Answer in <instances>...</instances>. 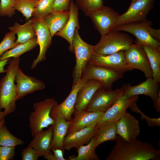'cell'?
Segmentation results:
<instances>
[{
    "label": "cell",
    "instance_id": "1",
    "mask_svg": "<svg viewBox=\"0 0 160 160\" xmlns=\"http://www.w3.org/2000/svg\"><path fill=\"white\" fill-rule=\"evenodd\" d=\"M105 160H159L160 151L150 142L135 139L128 142L117 136Z\"/></svg>",
    "mask_w": 160,
    "mask_h": 160
},
{
    "label": "cell",
    "instance_id": "2",
    "mask_svg": "<svg viewBox=\"0 0 160 160\" xmlns=\"http://www.w3.org/2000/svg\"><path fill=\"white\" fill-rule=\"evenodd\" d=\"M19 57L9 59L5 75L0 79V111L7 114L16 109V86L15 78L19 68Z\"/></svg>",
    "mask_w": 160,
    "mask_h": 160
},
{
    "label": "cell",
    "instance_id": "3",
    "mask_svg": "<svg viewBox=\"0 0 160 160\" xmlns=\"http://www.w3.org/2000/svg\"><path fill=\"white\" fill-rule=\"evenodd\" d=\"M134 40L128 34L114 29L101 35L99 42L94 46L95 53L106 55L128 49Z\"/></svg>",
    "mask_w": 160,
    "mask_h": 160
},
{
    "label": "cell",
    "instance_id": "4",
    "mask_svg": "<svg viewBox=\"0 0 160 160\" xmlns=\"http://www.w3.org/2000/svg\"><path fill=\"white\" fill-rule=\"evenodd\" d=\"M58 104L54 98H49L33 103V111L31 113L28 118L32 137L44 128L53 125L54 120L51 117L50 113L51 109Z\"/></svg>",
    "mask_w": 160,
    "mask_h": 160
},
{
    "label": "cell",
    "instance_id": "5",
    "mask_svg": "<svg viewBox=\"0 0 160 160\" xmlns=\"http://www.w3.org/2000/svg\"><path fill=\"white\" fill-rule=\"evenodd\" d=\"M76 29L73 36V45L76 64L73 73V84H76L81 79L83 71L90 58L95 53L94 46L84 42L81 38Z\"/></svg>",
    "mask_w": 160,
    "mask_h": 160
},
{
    "label": "cell",
    "instance_id": "6",
    "mask_svg": "<svg viewBox=\"0 0 160 160\" xmlns=\"http://www.w3.org/2000/svg\"><path fill=\"white\" fill-rule=\"evenodd\" d=\"M123 52L129 71L138 69L143 72L147 78H153V71L142 44L136 42Z\"/></svg>",
    "mask_w": 160,
    "mask_h": 160
},
{
    "label": "cell",
    "instance_id": "7",
    "mask_svg": "<svg viewBox=\"0 0 160 160\" xmlns=\"http://www.w3.org/2000/svg\"><path fill=\"white\" fill-rule=\"evenodd\" d=\"M124 73L105 67L91 65L87 63L81 77L87 80L90 79L98 81L101 87L107 89H112L113 84L122 78Z\"/></svg>",
    "mask_w": 160,
    "mask_h": 160
},
{
    "label": "cell",
    "instance_id": "8",
    "mask_svg": "<svg viewBox=\"0 0 160 160\" xmlns=\"http://www.w3.org/2000/svg\"><path fill=\"white\" fill-rule=\"evenodd\" d=\"M123 94L122 87L108 90L101 87L94 93L86 109L89 111L104 112L111 107Z\"/></svg>",
    "mask_w": 160,
    "mask_h": 160
},
{
    "label": "cell",
    "instance_id": "9",
    "mask_svg": "<svg viewBox=\"0 0 160 160\" xmlns=\"http://www.w3.org/2000/svg\"><path fill=\"white\" fill-rule=\"evenodd\" d=\"M119 15L111 8L103 5L91 12L87 16L91 19L95 29L102 35L113 29Z\"/></svg>",
    "mask_w": 160,
    "mask_h": 160
},
{
    "label": "cell",
    "instance_id": "10",
    "mask_svg": "<svg viewBox=\"0 0 160 160\" xmlns=\"http://www.w3.org/2000/svg\"><path fill=\"white\" fill-rule=\"evenodd\" d=\"M155 0H137L131 4L127 10L119 15L116 26L146 19L150 11L154 7Z\"/></svg>",
    "mask_w": 160,
    "mask_h": 160
},
{
    "label": "cell",
    "instance_id": "11",
    "mask_svg": "<svg viewBox=\"0 0 160 160\" xmlns=\"http://www.w3.org/2000/svg\"><path fill=\"white\" fill-rule=\"evenodd\" d=\"M152 22L147 20L141 22L131 23L115 26L113 29L132 34L136 38V42L160 48V43L153 39L149 34L148 28Z\"/></svg>",
    "mask_w": 160,
    "mask_h": 160
},
{
    "label": "cell",
    "instance_id": "12",
    "mask_svg": "<svg viewBox=\"0 0 160 160\" xmlns=\"http://www.w3.org/2000/svg\"><path fill=\"white\" fill-rule=\"evenodd\" d=\"M87 80L81 77L75 84L73 85L71 90L65 100L60 104H57L51 109V117L54 120L57 118H64L70 121L75 109V105L78 92L83 84Z\"/></svg>",
    "mask_w": 160,
    "mask_h": 160
},
{
    "label": "cell",
    "instance_id": "13",
    "mask_svg": "<svg viewBox=\"0 0 160 160\" xmlns=\"http://www.w3.org/2000/svg\"><path fill=\"white\" fill-rule=\"evenodd\" d=\"M33 20V28L36 32L37 42L40 47L39 54L33 60L31 66L32 69L35 68L37 64L46 59L47 50L52 44V37L49 30L42 19Z\"/></svg>",
    "mask_w": 160,
    "mask_h": 160
},
{
    "label": "cell",
    "instance_id": "14",
    "mask_svg": "<svg viewBox=\"0 0 160 160\" xmlns=\"http://www.w3.org/2000/svg\"><path fill=\"white\" fill-rule=\"evenodd\" d=\"M159 84L153 78H147L145 81L137 85L132 86L129 84L123 85V95L127 98L139 95L150 97L153 102L160 98Z\"/></svg>",
    "mask_w": 160,
    "mask_h": 160
},
{
    "label": "cell",
    "instance_id": "15",
    "mask_svg": "<svg viewBox=\"0 0 160 160\" xmlns=\"http://www.w3.org/2000/svg\"><path fill=\"white\" fill-rule=\"evenodd\" d=\"M123 51L106 55L95 53L90 58L88 63L91 65L125 73L129 70L126 64Z\"/></svg>",
    "mask_w": 160,
    "mask_h": 160
},
{
    "label": "cell",
    "instance_id": "16",
    "mask_svg": "<svg viewBox=\"0 0 160 160\" xmlns=\"http://www.w3.org/2000/svg\"><path fill=\"white\" fill-rule=\"evenodd\" d=\"M16 82V100L20 99L29 94L36 91L44 89L45 84L35 78L27 76L19 68L15 78Z\"/></svg>",
    "mask_w": 160,
    "mask_h": 160
},
{
    "label": "cell",
    "instance_id": "17",
    "mask_svg": "<svg viewBox=\"0 0 160 160\" xmlns=\"http://www.w3.org/2000/svg\"><path fill=\"white\" fill-rule=\"evenodd\" d=\"M138 100L137 95L127 98L123 95L111 107L104 112L97 123V125L108 122H116L126 112L127 109Z\"/></svg>",
    "mask_w": 160,
    "mask_h": 160
},
{
    "label": "cell",
    "instance_id": "18",
    "mask_svg": "<svg viewBox=\"0 0 160 160\" xmlns=\"http://www.w3.org/2000/svg\"><path fill=\"white\" fill-rule=\"evenodd\" d=\"M116 124L118 135L128 142L136 138L140 133L138 120L129 113L126 112Z\"/></svg>",
    "mask_w": 160,
    "mask_h": 160
},
{
    "label": "cell",
    "instance_id": "19",
    "mask_svg": "<svg viewBox=\"0 0 160 160\" xmlns=\"http://www.w3.org/2000/svg\"><path fill=\"white\" fill-rule=\"evenodd\" d=\"M97 128L95 124L67 134L63 142L64 150L69 151L88 143L94 137Z\"/></svg>",
    "mask_w": 160,
    "mask_h": 160
},
{
    "label": "cell",
    "instance_id": "20",
    "mask_svg": "<svg viewBox=\"0 0 160 160\" xmlns=\"http://www.w3.org/2000/svg\"><path fill=\"white\" fill-rule=\"evenodd\" d=\"M103 111H89L86 109L75 110L74 118L70 121L67 134L96 124L104 113Z\"/></svg>",
    "mask_w": 160,
    "mask_h": 160
},
{
    "label": "cell",
    "instance_id": "21",
    "mask_svg": "<svg viewBox=\"0 0 160 160\" xmlns=\"http://www.w3.org/2000/svg\"><path fill=\"white\" fill-rule=\"evenodd\" d=\"M69 17L64 28L55 35L60 36L66 40L70 44L69 49L73 52V41L75 32L80 28L79 23V8L73 0H71L69 7Z\"/></svg>",
    "mask_w": 160,
    "mask_h": 160
},
{
    "label": "cell",
    "instance_id": "22",
    "mask_svg": "<svg viewBox=\"0 0 160 160\" xmlns=\"http://www.w3.org/2000/svg\"><path fill=\"white\" fill-rule=\"evenodd\" d=\"M52 134L53 127L51 126L47 130H42L36 134L28 146L33 148L40 156L50 153Z\"/></svg>",
    "mask_w": 160,
    "mask_h": 160
},
{
    "label": "cell",
    "instance_id": "23",
    "mask_svg": "<svg viewBox=\"0 0 160 160\" xmlns=\"http://www.w3.org/2000/svg\"><path fill=\"white\" fill-rule=\"evenodd\" d=\"M101 86V84L97 80H88L78 92L75 105V110L86 109L95 92Z\"/></svg>",
    "mask_w": 160,
    "mask_h": 160
},
{
    "label": "cell",
    "instance_id": "24",
    "mask_svg": "<svg viewBox=\"0 0 160 160\" xmlns=\"http://www.w3.org/2000/svg\"><path fill=\"white\" fill-rule=\"evenodd\" d=\"M54 120L51 142L52 150L60 149L64 151L63 142L69 128L70 121L59 117Z\"/></svg>",
    "mask_w": 160,
    "mask_h": 160
},
{
    "label": "cell",
    "instance_id": "25",
    "mask_svg": "<svg viewBox=\"0 0 160 160\" xmlns=\"http://www.w3.org/2000/svg\"><path fill=\"white\" fill-rule=\"evenodd\" d=\"M69 14V10L54 12L42 19L52 37L64 28L68 19Z\"/></svg>",
    "mask_w": 160,
    "mask_h": 160
},
{
    "label": "cell",
    "instance_id": "26",
    "mask_svg": "<svg viewBox=\"0 0 160 160\" xmlns=\"http://www.w3.org/2000/svg\"><path fill=\"white\" fill-rule=\"evenodd\" d=\"M33 25L32 18L23 25L15 22L12 26L8 27L10 31L15 32L17 35V39L15 43V47L36 37Z\"/></svg>",
    "mask_w": 160,
    "mask_h": 160
},
{
    "label": "cell",
    "instance_id": "27",
    "mask_svg": "<svg viewBox=\"0 0 160 160\" xmlns=\"http://www.w3.org/2000/svg\"><path fill=\"white\" fill-rule=\"evenodd\" d=\"M97 126L94 136L96 148L105 142L116 140L118 136L116 122H108Z\"/></svg>",
    "mask_w": 160,
    "mask_h": 160
},
{
    "label": "cell",
    "instance_id": "28",
    "mask_svg": "<svg viewBox=\"0 0 160 160\" xmlns=\"http://www.w3.org/2000/svg\"><path fill=\"white\" fill-rule=\"evenodd\" d=\"M147 56L153 72V78L160 83V48L147 45H142Z\"/></svg>",
    "mask_w": 160,
    "mask_h": 160
},
{
    "label": "cell",
    "instance_id": "29",
    "mask_svg": "<svg viewBox=\"0 0 160 160\" xmlns=\"http://www.w3.org/2000/svg\"><path fill=\"white\" fill-rule=\"evenodd\" d=\"M38 45L36 37L6 51L0 57V60L10 59L12 57H19L24 53L31 50Z\"/></svg>",
    "mask_w": 160,
    "mask_h": 160
},
{
    "label": "cell",
    "instance_id": "30",
    "mask_svg": "<svg viewBox=\"0 0 160 160\" xmlns=\"http://www.w3.org/2000/svg\"><path fill=\"white\" fill-rule=\"evenodd\" d=\"M95 139L93 137L90 141L86 145H81L76 148L78 155L76 156H70V160H99L97 155L95 145Z\"/></svg>",
    "mask_w": 160,
    "mask_h": 160
},
{
    "label": "cell",
    "instance_id": "31",
    "mask_svg": "<svg viewBox=\"0 0 160 160\" xmlns=\"http://www.w3.org/2000/svg\"><path fill=\"white\" fill-rule=\"evenodd\" d=\"M24 144L23 140L9 131L4 123L0 127V146L15 147Z\"/></svg>",
    "mask_w": 160,
    "mask_h": 160
},
{
    "label": "cell",
    "instance_id": "32",
    "mask_svg": "<svg viewBox=\"0 0 160 160\" xmlns=\"http://www.w3.org/2000/svg\"><path fill=\"white\" fill-rule=\"evenodd\" d=\"M39 0H15L14 8L21 13L26 21L32 17L33 10Z\"/></svg>",
    "mask_w": 160,
    "mask_h": 160
},
{
    "label": "cell",
    "instance_id": "33",
    "mask_svg": "<svg viewBox=\"0 0 160 160\" xmlns=\"http://www.w3.org/2000/svg\"><path fill=\"white\" fill-rule=\"evenodd\" d=\"M54 0H39L34 9L32 17L43 19L52 12V7Z\"/></svg>",
    "mask_w": 160,
    "mask_h": 160
},
{
    "label": "cell",
    "instance_id": "34",
    "mask_svg": "<svg viewBox=\"0 0 160 160\" xmlns=\"http://www.w3.org/2000/svg\"><path fill=\"white\" fill-rule=\"evenodd\" d=\"M76 4L87 16L104 5L103 0H76Z\"/></svg>",
    "mask_w": 160,
    "mask_h": 160
},
{
    "label": "cell",
    "instance_id": "35",
    "mask_svg": "<svg viewBox=\"0 0 160 160\" xmlns=\"http://www.w3.org/2000/svg\"><path fill=\"white\" fill-rule=\"evenodd\" d=\"M15 33L10 31L7 33L0 43V57L5 52L15 47Z\"/></svg>",
    "mask_w": 160,
    "mask_h": 160
},
{
    "label": "cell",
    "instance_id": "36",
    "mask_svg": "<svg viewBox=\"0 0 160 160\" xmlns=\"http://www.w3.org/2000/svg\"><path fill=\"white\" fill-rule=\"evenodd\" d=\"M15 0H0V16L10 17L15 14Z\"/></svg>",
    "mask_w": 160,
    "mask_h": 160
},
{
    "label": "cell",
    "instance_id": "37",
    "mask_svg": "<svg viewBox=\"0 0 160 160\" xmlns=\"http://www.w3.org/2000/svg\"><path fill=\"white\" fill-rule=\"evenodd\" d=\"M136 102L133 103L129 107L134 112L140 113L142 119L145 120L149 127L159 126H160V118H155L149 117L143 113L137 106Z\"/></svg>",
    "mask_w": 160,
    "mask_h": 160
},
{
    "label": "cell",
    "instance_id": "38",
    "mask_svg": "<svg viewBox=\"0 0 160 160\" xmlns=\"http://www.w3.org/2000/svg\"><path fill=\"white\" fill-rule=\"evenodd\" d=\"M15 147L0 146V160L13 159L15 155Z\"/></svg>",
    "mask_w": 160,
    "mask_h": 160
},
{
    "label": "cell",
    "instance_id": "39",
    "mask_svg": "<svg viewBox=\"0 0 160 160\" xmlns=\"http://www.w3.org/2000/svg\"><path fill=\"white\" fill-rule=\"evenodd\" d=\"M22 160H37L40 157L32 148L28 146L21 152Z\"/></svg>",
    "mask_w": 160,
    "mask_h": 160
},
{
    "label": "cell",
    "instance_id": "40",
    "mask_svg": "<svg viewBox=\"0 0 160 160\" xmlns=\"http://www.w3.org/2000/svg\"><path fill=\"white\" fill-rule=\"evenodd\" d=\"M71 0H54L52 9V12L69 10Z\"/></svg>",
    "mask_w": 160,
    "mask_h": 160
},
{
    "label": "cell",
    "instance_id": "41",
    "mask_svg": "<svg viewBox=\"0 0 160 160\" xmlns=\"http://www.w3.org/2000/svg\"><path fill=\"white\" fill-rule=\"evenodd\" d=\"M53 153H52L43 156L44 158L48 160H66L63 156L64 151L60 149H52Z\"/></svg>",
    "mask_w": 160,
    "mask_h": 160
},
{
    "label": "cell",
    "instance_id": "42",
    "mask_svg": "<svg viewBox=\"0 0 160 160\" xmlns=\"http://www.w3.org/2000/svg\"><path fill=\"white\" fill-rule=\"evenodd\" d=\"M149 34L153 39L156 40L160 41V29H155L150 26L148 28Z\"/></svg>",
    "mask_w": 160,
    "mask_h": 160
},
{
    "label": "cell",
    "instance_id": "43",
    "mask_svg": "<svg viewBox=\"0 0 160 160\" xmlns=\"http://www.w3.org/2000/svg\"><path fill=\"white\" fill-rule=\"evenodd\" d=\"M9 59L0 60V73H5L6 70L4 69V67L8 63Z\"/></svg>",
    "mask_w": 160,
    "mask_h": 160
},
{
    "label": "cell",
    "instance_id": "44",
    "mask_svg": "<svg viewBox=\"0 0 160 160\" xmlns=\"http://www.w3.org/2000/svg\"><path fill=\"white\" fill-rule=\"evenodd\" d=\"M7 115L6 113L4 111H0V120L4 117Z\"/></svg>",
    "mask_w": 160,
    "mask_h": 160
},
{
    "label": "cell",
    "instance_id": "45",
    "mask_svg": "<svg viewBox=\"0 0 160 160\" xmlns=\"http://www.w3.org/2000/svg\"><path fill=\"white\" fill-rule=\"evenodd\" d=\"M5 122L4 117L0 120V127Z\"/></svg>",
    "mask_w": 160,
    "mask_h": 160
},
{
    "label": "cell",
    "instance_id": "46",
    "mask_svg": "<svg viewBox=\"0 0 160 160\" xmlns=\"http://www.w3.org/2000/svg\"><path fill=\"white\" fill-rule=\"evenodd\" d=\"M137 0H132L131 4L133 3V2H134L135 1Z\"/></svg>",
    "mask_w": 160,
    "mask_h": 160
}]
</instances>
